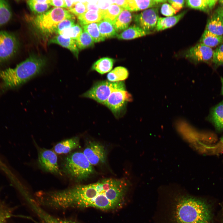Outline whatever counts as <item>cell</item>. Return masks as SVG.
Masks as SVG:
<instances>
[{
    "label": "cell",
    "instance_id": "6da1fadb",
    "mask_svg": "<svg viewBox=\"0 0 223 223\" xmlns=\"http://www.w3.org/2000/svg\"><path fill=\"white\" fill-rule=\"evenodd\" d=\"M128 187L125 179L106 178L92 184L47 192L45 202L47 206L55 208L93 207L113 210L124 203Z\"/></svg>",
    "mask_w": 223,
    "mask_h": 223
},
{
    "label": "cell",
    "instance_id": "7a4b0ae2",
    "mask_svg": "<svg viewBox=\"0 0 223 223\" xmlns=\"http://www.w3.org/2000/svg\"><path fill=\"white\" fill-rule=\"evenodd\" d=\"M46 64L42 58L32 56L15 68L0 71V80L4 90L17 88L40 74Z\"/></svg>",
    "mask_w": 223,
    "mask_h": 223
},
{
    "label": "cell",
    "instance_id": "3957f363",
    "mask_svg": "<svg viewBox=\"0 0 223 223\" xmlns=\"http://www.w3.org/2000/svg\"><path fill=\"white\" fill-rule=\"evenodd\" d=\"M177 203L175 214L178 223H211V209L203 201L186 196L181 198Z\"/></svg>",
    "mask_w": 223,
    "mask_h": 223
},
{
    "label": "cell",
    "instance_id": "277c9868",
    "mask_svg": "<svg viewBox=\"0 0 223 223\" xmlns=\"http://www.w3.org/2000/svg\"><path fill=\"white\" fill-rule=\"evenodd\" d=\"M63 171L77 181L86 179L93 174L94 170L83 152H76L66 157L62 164Z\"/></svg>",
    "mask_w": 223,
    "mask_h": 223
},
{
    "label": "cell",
    "instance_id": "5b68a950",
    "mask_svg": "<svg viewBox=\"0 0 223 223\" xmlns=\"http://www.w3.org/2000/svg\"><path fill=\"white\" fill-rule=\"evenodd\" d=\"M68 18H75V16L68 10L55 7L37 15L34 18L33 22L42 33L48 35L56 33L59 23L64 19Z\"/></svg>",
    "mask_w": 223,
    "mask_h": 223
},
{
    "label": "cell",
    "instance_id": "8992f818",
    "mask_svg": "<svg viewBox=\"0 0 223 223\" xmlns=\"http://www.w3.org/2000/svg\"><path fill=\"white\" fill-rule=\"evenodd\" d=\"M125 89H126L125 85L123 81L111 82L106 80L101 81L95 82L81 96L92 99L104 105L113 91Z\"/></svg>",
    "mask_w": 223,
    "mask_h": 223
},
{
    "label": "cell",
    "instance_id": "52a82bcc",
    "mask_svg": "<svg viewBox=\"0 0 223 223\" xmlns=\"http://www.w3.org/2000/svg\"><path fill=\"white\" fill-rule=\"evenodd\" d=\"M133 100L131 94L126 89L115 90L109 95L104 105L108 107L116 118L125 113L127 104Z\"/></svg>",
    "mask_w": 223,
    "mask_h": 223
},
{
    "label": "cell",
    "instance_id": "ba28073f",
    "mask_svg": "<svg viewBox=\"0 0 223 223\" xmlns=\"http://www.w3.org/2000/svg\"><path fill=\"white\" fill-rule=\"evenodd\" d=\"M18 47V43L14 35L5 31H0V64L12 57Z\"/></svg>",
    "mask_w": 223,
    "mask_h": 223
},
{
    "label": "cell",
    "instance_id": "9c48e42d",
    "mask_svg": "<svg viewBox=\"0 0 223 223\" xmlns=\"http://www.w3.org/2000/svg\"><path fill=\"white\" fill-rule=\"evenodd\" d=\"M158 7L148 9L136 14L134 20L137 25L150 33L155 30L159 18Z\"/></svg>",
    "mask_w": 223,
    "mask_h": 223
},
{
    "label": "cell",
    "instance_id": "30bf717a",
    "mask_svg": "<svg viewBox=\"0 0 223 223\" xmlns=\"http://www.w3.org/2000/svg\"><path fill=\"white\" fill-rule=\"evenodd\" d=\"M38 162L41 167L45 171L61 175L58 164L57 156L53 151L40 149L38 154Z\"/></svg>",
    "mask_w": 223,
    "mask_h": 223
},
{
    "label": "cell",
    "instance_id": "8fae6325",
    "mask_svg": "<svg viewBox=\"0 0 223 223\" xmlns=\"http://www.w3.org/2000/svg\"><path fill=\"white\" fill-rule=\"evenodd\" d=\"M83 153L93 166L104 163L106 160V150L104 147L98 142H89Z\"/></svg>",
    "mask_w": 223,
    "mask_h": 223
},
{
    "label": "cell",
    "instance_id": "7c38bea8",
    "mask_svg": "<svg viewBox=\"0 0 223 223\" xmlns=\"http://www.w3.org/2000/svg\"><path fill=\"white\" fill-rule=\"evenodd\" d=\"M213 50L199 43L190 48L186 52V57L196 62H212Z\"/></svg>",
    "mask_w": 223,
    "mask_h": 223
},
{
    "label": "cell",
    "instance_id": "4fadbf2b",
    "mask_svg": "<svg viewBox=\"0 0 223 223\" xmlns=\"http://www.w3.org/2000/svg\"><path fill=\"white\" fill-rule=\"evenodd\" d=\"M167 1L164 0H125L122 8L129 11H138L158 7Z\"/></svg>",
    "mask_w": 223,
    "mask_h": 223
},
{
    "label": "cell",
    "instance_id": "5bb4252c",
    "mask_svg": "<svg viewBox=\"0 0 223 223\" xmlns=\"http://www.w3.org/2000/svg\"><path fill=\"white\" fill-rule=\"evenodd\" d=\"M56 44L69 50L77 58L79 50L76 44V40L66 38L60 35L52 37L49 42V44Z\"/></svg>",
    "mask_w": 223,
    "mask_h": 223
},
{
    "label": "cell",
    "instance_id": "9a60e30c",
    "mask_svg": "<svg viewBox=\"0 0 223 223\" xmlns=\"http://www.w3.org/2000/svg\"><path fill=\"white\" fill-rule=\"evenodd\" d=\"M103 10H91L77 17L80 24L82 26L93 23L98 22L103 19Z\"/></svg>",
    "mask_w": 223,
    "mask_h": 223
},
{
    "label": "cell",
    "instance_id": "2e32d148",
    "mask_svg": "<svg viewBox=\"0 0 223 223\" xmlns=\"http://www.w3.org/2000/svg\"><path fill=\"white\" fill-rule=\"evenodd\" d=\"M30 201L32 208L40 218L42 223H77L74 221L52 216L43 210L33 201L31 199Z\"/></svg>",
    "mask_w": 223,
    "mask_h": 223
},
{
    "label": "cell",
    "instance_id": "e0dca14e",
    "mask_svg": "<svg viewBox=\"0 0 223 223\" xmlns=\"http://www.w3.org/2000/svg\"><path fill=\"white\" fill-rule=\"evenodd\" d=\"M206 29L214 34L223 35V17L216 13L213 14L208 20Z\"/></svg>",
    "mask_w": 223,
    "mask_h": 223
},
{
    "label": "cell",
    "instance_id": "ac0fdd59",
    "mask_svg": "<svg viewBox=\"0 0 223 223\" xmlns=\"http://www.w3.org/2000/svg\"><path fill=\"white\" fill-rule=\"evenodd\" d=\"M209 119L218 131L223 130V101L212 109Z\"/></svg>",
    "mask_w": 223,
    "mask_h": 223
},
{
    "label": "cell",
    "instance_id": "d6986e66",
    "mask_svg": "<svg viewBox=\"0 0 223 223\" xmlns=\"http://www.w3.org/2000/svg\"><path fill=\"white\" fill-rule=\"evenodd\" d=\"M79 139L77 137L66 139L57 143L54 147L55 152L58 154H66L78 147Z\"/></svg>",
    "mask_w": 223,
    "mask_h": 223
},
{
    "label": "cell",
    "instance_id": "ffe728a7",
    "mask_svg": "<svg viewBox=\"0 0 223 223\" xmlns=\"http://www.w3.org/2000/svg\"><path fill=\"white\" fill-rule=\"evenodd\" d=\"M218 2L217 0H186L187 6L193 9L209 12L215 7Z\"/></svg>",
    "mask_w": 223,
    "mask_h": 223
},
{
    "label": "cell",
    "instance_id": "44dd1931",
    "mask_svg": "<svg viewBox=\"0 0 223 223\" xmlns=\"http://www.w3.org/2000/svg\"><path fill=\"white\" fill-rule=\"evenodd\" d=\"M186 12V11H184L176 15L159 17L155 30L159 31L173 26L183 17Z\"/></svg>",
    "mask_w": 223,
    "mask_h": 223
},
{
    "label": "cell",
    "instance_id": "7402d4cb",
    "mask_svg": "<svg viewBox=\"0 0 223 223\" xmlns=\"http://www.w3.org/2000/svg\"><path fill=\"white\" fill-rule=\"evenodd\" d=\"M149 34L137 25H135L128 27L121 33L118 34L116 37L119 39L127 40L144 36Z\"/></svg>",
    "mask_w": 223,
    "mask_h": 223
},
{
    "label": "cell",
    "instance_id": "603a6c76",
    "mask_svg": "<svg viewBox=\"0 0 223 223\" xmlns=\"http://www.w3.org/2000/svg\"><path fill=\"white\" fill-rule=\"evenodd\" d=\"M132 18V15L130 11L124 9L113 24L116 32H122L127 29Z\"/></svg>",
    "mask_w": 223,
    "mask_h": 223
},
{
    "label": "cell",
    "instance_id": "cb8c5ba5",
    "mask_svg": "<svg viewBox=\"0 0 223 223\" xmlns=\"http://www.w3.org/2000/svg\"><path fill=\"white\" fill-rule=\"evenodd\" d=\"M199 42L210 48L214 47L223 43V35H217L205 29Z\"/></svg>",
    "mask_w": 223,
    "mask_h": 223
},
{
    "label": "cell",
    "instance_id": "d4e9b609",
    "mask_svg": "<svg viewBox=\"0 0 223 223\" xmlns=\"http://www.w3.org/2000/svg\"><path fill=\"white\" fill-rule=\"evenodd\" d=\"M114 63V60L112 58L107 57L102 58L93 64L91 69L101 74H103L112 69Z\"/></svg>",
    "mask_w": 223,
    "mask_h": 223
},
{
    "label": "cell",
    "instance_id": "484cf974",
    "mask_svg": "<svg viewBox=\"0 0 223 223\" xmlns=\"http://www.w3.org/2000/svg\"><path fill=\"white\" fill-rule=\"evenodd\" d=\"M30 10L38 15L47 11L50 7V0H30L26 2Z\"/></svg>",
    "mask_w": 223,
    "mask_h": 223
},
{
    "label": "cell",
    "instance_id": "4316f807",
    "mask_svg": "<svg viewBox=\"0 0 223 223\" xmlns=\"http://www.w3.org/2000/svg\"><path fill=\"white\" fill-rule=\"evenodd\" d=\"M129 75V72L126 68L122 66H118L109 72L107 77L108 81L110 82H116L126 79Z\"/></svg>",
    "mask_w": 223,
    "mask_h": 223
},
{
    "label": "cell",
    "instance_id": "83f0119b",
    "mask_svg": "<svg viewBox=\"0 0 223 223\" xmlns=\"http://www.w3.org/2000/svg\"><path fill=\"white\" fill-rule=\"evenodd\" d=\"M98 24L101 34L105 39L116 36L118 34L113 24L108 21L102 19Z\"/></svg>",
    "mask_w": 223,
    "mask_h": 223
},
{
    "label": "cell",
    "instance_id": "f1b7e54d",
    "mask_svg": "<svg viewBox=\"0 0 223 223\" xmlns=\"http://www.w3.org/2000/svg\"><path fill=\"white\" fill-rule=\"evenodd\" d=\"M196 150L203 153L213 154L223 152V137L217 143L213 145L200 144L198 146Z\"/></svg>",
    "mask_w": 223,
    "mask_h": 223
},
{
    "label": "cell",
    "instance_id": "f546056e",
    "mask_svg": "<svg viewBox=\"0 0 223 223\" xmlns=\"http://www.w3.org/2000/svg\"><path fill=\"white\" fill-rule=\"evenodd\" d=\"M124 9L118 5L112 3L103 10V19L113 24Z\"/></svg>",
    "mask_w": 223,
    "mask_h": 223
},
{
    "label": "cell",
    "instance_id": "4dcf8cb0",
    "mask_svg": "<svg viewBox=\"0 0 223 223\" xmlns=\"http://www.w3.org/2000/svg\"><path fill=\"white\" fill-rule=\"evenodd\" d=\"M83 30L87 32L93 39L94 42L104 41L105 39L101 34L98 23L90 24L82 26Z\"/></svg>",
    "mask_w": 223,
    "mask_h": 223
},
{
    "label": "cell",
    "instance_id": "1f68e13d",
    "mask_svg": "<svg viewBox=\"0 0 223 223\" xmlns=\"http://www.w3.org/2000/svg\"><path fill=\"white\" fill-rule=\"evenodd\" d=\"M11 16L12 12L8 2L0 0V26L8 22Z\"/></svg>",
    "mask_w": 223,
    "mask_h": 223
},
{
    "label": "cell",
    "instance_id": "d6a6232c",
    "mask_svg": "<svg viewBox=\"0 0 223 223\" xmlns=\"http://www.w3.org/2000/svg\"><path fill=\"white\" fill-rule=\"evenodd\" d=\"M76 43L79 50H83L94 45V42L90 34L83 30V32L76 40Z\"/></svg>",
    "mask_w": 223,
    "mask_h": 223
},
{
    "label": "cell",
    "instance_id": "836d02e7",
    "mask_svg": "<svg viewBox=\"0 0 223 223\" xmlns=\"http://www.w3.org/2000/svg\"><path fill=\"white\" fill-rule=\"evenodd\" d=\"M82 29L78 24L59 32L58 33L64 37L76 40L83 32Z\"/></svg>",
    "mask_w": 223,
    "mask_h": 223
},
{
    "label": "cell",
    "instance_id": "e575fe53",
    "mask_svg": "<svg viewBox=\"0 0 223 223\" xmlns=\"http://www.w3.org/2000/svg\"><path fill=\"white\" fill-rule=\"evenodd\" d=\"M87 2L76 1L72 7L68 11L77 17L87 11Z\"/></svg>",
    "mask_w": 223,
    "mask_h": 223
},
{
    "label": "cell",
    "instance_id": "d590c367",
    "mask_svg": "<svg viewBox=\"0 0 223 223\" xmlns=\"http://www.w3.org/2000/svg\"><path fill=\"white\" fill-rule=\"evenodd\" d=\"M212 62L217 66L223 65V43L213 50Z\"/></svg>",
    "mask_w": 223,
    "mask_h": 223
},
{
    "label": "cell",
    "instance_id": "8d00e7d4",
    "mask_svg": "<svg viewBox=\"0 0 223 223\" xmlns=\"http://www.w3.org/2000/svg\"><path fill=\"white\" fill-rule=\"evenodd\" d=\"M75 24V18H68L64 19L58 24L56 28L55 33L58 34L59 32L69 28Z\"/></svg>",
    "mask_w": 223,
    "mask_h": 223
},
{
    "label": "cell",
    "instance_id": "74e56055",
    "mask_svg": "<svg viewBox=\"0 0 223 223\" xmlns=\"http://www.w3.org/2000/svg\"><path fill=\"white\" fill-rule=\"evenodd\" d=\"M160 11L163 15L167 17L173 16L177 12L170 4L166 3L162 4Z\"/></svg>",
    "mask_w": 223,
    "mask_h": 223
},
{
    "label": "cell",
    "instance_id": "f35d334b",
    "mask_svg": "<svg viewBox=\"0 0 223 223\" xmlns=\"http://www.w3.org/2000/svg\"><path fill=\"white\" fill-rule=\"evenodd\" d=\"M168 2L172 7L177 11H179L184 6L185 0H168Z\"/></svg>",
    "mask_w": 223,
    "mask_h": 223
},
{
    "label": "cell",
    "instance_id": "ab89813d",
    "mask_svg": "<svg viewBox=\"0 0 223 223\" xmlns=\"http://www.w3.org/2000/svg\"><path fill=\"white\" fill-rule=\"evenodd\" d=\"M50 4L55 7L66 8L65 0H50Z\"/></svg>",
    "mask_w": 223,
    "mask_h": 223
},
{
    "label": "cell",
    "instance_id": "60d3db41",
    "mask_svg": "<svg viewBox=\"0 0 223 223\" xmlns=\"http://www.w3.org/2000/svg\"><path fill=\"white\" fill-rule=\"evenodd\" d=\"M76 1L72 0H65L66 8L69 10L72 7Z\"/></svg>",
    "mask_w": 223,
    "mask_h": 223
},
{
    "label": "cell",
    "instance_id": "b9f144b4",
    "mask_svg": "<svg viewBox=\"0 0 223 223\" xmlns=\"http://www.w3.org/2000/svg\"><path fill=\"white\" fill-rule=\"evenodd\" d=\"M216 13L223 17V7H218L215 11Z\"/></svg>",
    "mask_w": 223,
    "mask_h": 223
},
{
    "label": "cell",
    "instance_id": "7bdbcfd3",
    "mask_svg": "<svg viewBox=\"0 0 223 223\" xmlns=\"http://www.w3.org/2000/svg\"><path fill=\"white\" fill-rule=\"evenodd\" d=\"M221 94L223 95V78L221 77Z\"/></svg>",
    "mask_w": 223,
    "mask_h": 223
},
{
    "label": "cell",
    "instance_id": "ee69618b",
    "mask_svg": "<svg viewBox=\"0 0 223 223\" xmlns=\"http://www.w3.org/2000/svg\"><path fill=\"white\" fill-rule=\"evenodd\" d=\"M218 2L221 6L223 7V0H218Z\"/></svg>",
    "mask_w": 223,
    "mask_h": 223
}]
</instances>
